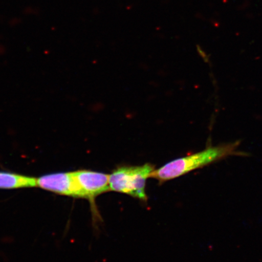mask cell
<instances>
[{"mask_svg": "<svg viewBox=\"0 0 262 262\" xmlns=\"http://www.w3.org/2000/svg\"><path fill=\"white\" fill-rule=\"evenodd\" d=\"M155 166L150 164L143 166H122L110 175V191L123 193L141 201H147L146 183Z\"/></svg>", "mask_w": 262, "mask_h": 262, "instance_id": "cell-2", "label": "cell"}, {"mask_svg": "<svg viewBox=\"0 0 262 262\" xmlns=\"http://www.w3.org/2000/svg\"><path fill=\"white\" fill-rule=\"evenodd\" d=\"M74 173L83 192L84 199L92 202L97 196L110 191V175L90 170H79Z\"/></svg>", "mask_w": 262, "mask_h": 262, "instance_id": "cell-4", "label": "cell"}, {"mask_svg": "<svg viewBox=\"0 0 262 262\" xmlns=\"http://www.w3.org/2000/svg\"><path fill=\"white\" fill-rule=\"evenodd\" d=\"M239 145L240 142L237 141L217 146L208 147L201 152L173 160L161 168L155 169L150 178L156 179L160 182H166L229 156H244V153L237 150Z\"/></svg>", "mask_w": 262, "mask_h": 262, "instance_id": "cell-1", "label": "cell"}, {"mask_svg": "<svg viewBox=\"0 0 262 262\" xmlns=\"http://www.w3.org/2000/svg\"><path fill=\"white\" fill-rule=\"evenodd\" d=\"M37 187L36 178L18 173L0 171V189H15Z\"/></svg>", "mask_w": 262, "mask_h": 262, "instance_id": "cell-5", "label": "cell"}, {"mask_svg": "<svg viewBox=\"0 0 262 262\" xmlns=\"http://www.w3.org/2000/svg\"><path fill=\"white\" fill-rule=\"evenodd\" d=\"M37 187L58 195L84 199L74 172L49 173L36 178Z\"/></svg>", "mask_w": 262, "mask_h": 262, "instance_id": "cell-3", "label": "cell"}]
</instances>
